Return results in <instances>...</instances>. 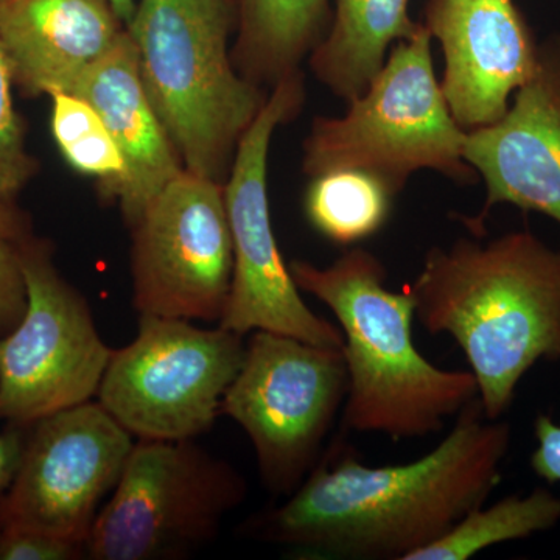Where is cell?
Instances as JSON below:
<instances>
[{"label": "cell", "instance_id": "obj_1", "mask_svg": "<svg viewBox=\"0 0 560 560\" xmlns=\"http://www.w3.org/2000/svg\"><path fill=\"white\" fill-rule=\"evenodd\" d=\"M511 440L510 423L486 418L478 397L412 463L368 466L340 434L300 488L245 529L307 559L408 560L486 503Z\"/></svg>", "mask_w": 560, "mask_h": 560}, {"label": "cell", "instance_id": "obj_2", "mask_svg": "<svg viewBox=\"0 0 560 560\" xmlns=\"http://www.w3.org/2000/svg\"><path fill=\"white\" fill-rule=\"evenodd\" d=\"M407 287L420 326L463 350L489 420L537 361L560 360V249L530 231L433 246Z\"/></svg>", "mask_w": 560, "mask_h": 560}, {"label": "cell", "instance_id": "obj_3", "mask_svg": "<svg viewBox=\"0 0 560 560\" xmlns=\"http://www.w3.org/2000/svg\"><path fill=\"white\" fill-rule=\"evenodd\" d=\"M289 267L298 289L334 313L345 340L342 430L418 440L440 433L477 399L470 371L441 370L416 348L415 298L407 285L386 287L388 271L375 254L350 248L327 267L305 260Z\"/></svg>", "mask_w": 560, "mask_h": 560}, {"label": "cell", "instance_id": "obj_4", "mask_svg": "<svg viewBox=\"0 0 560 560\" xmlns=\"http://www.w3.org/2000/svg\"><path fill=\"white\" fill-rule=\"evenodd\" d=\"M127 28L184 168L224 183L268 97L235 68L230 0H139Z\"/></svg>", "mask_w": 560, "mask_h": 560}, {"label": "cell", "instance_id": "obj_5", "mask_svg": "<svg viewBox=\"0 0 560 560\" xmlns=\"http://www.w3.org/2000/svg\"><path fill=\"white\" fill-rule=\"evenodd\" d=\"M431 33L390 49L381 72L340 117H316L304 140L308 178L357 168L399 195L412 173L433 171L459 184L478 178L464 158L467 131L452 116L431 57Z\"/></svg>", "mask_w": 560, "mask_h": 560}, {"label": "cell", "instance_id": "obj_6", "mask_svg": "<svg viewBox=\"0 0 560 560\" xmlns=\"http://www.w3.org/2000/svg\"><path fill=\"white\" fill-rule=\"evenodd\" d=\"M246 482L195 440L139 441L84 551L92 560H178L215 539Z\"/></svg>", "mask_w": 560, "mask_h": 560}, {"label": "cell", "instance_id": "obj_7", "mask_svg": "<svg viewBox=\"0 0 560 560\" xmlns=\"http://www.w3.org/2000/svg\"><path fill=\"white\" fill-rule=\"evenodd\" d=\"M348 396L341 349L257 330L221 401L248 434L265 488L291 495L323 456Z\"/></svg>", "mask_w": 560, "mask_h": 560}, {"label": "cell", "instance_id": "obj_8", "mask_svg": "<svg viewBox=\"0 0 560 560\" xmlns=\"http://www.w3.org/2000/svg\"><path fill=\"white\" fill-rule=\"evenodd\" d=\"M304 103L302 73L271 88L256 120L235 151L223 183L232 235V280L219 326L246 337L264 330L342 349L340 327L320 318L302 300L290 267L280 254L268 200V156L279 125L300 113Z\"/></svg>", "mask_w": 560, "mask_h": 560}, {"label": "cell", "instance_id": "obj_9", "mask_svg": "<svg viewBox=\"0 0 560 560\" xmlns=\"http://www.w3.org/2000/svg\"><path fill=\"white\" fill-rule=\"evenodd\" d=\"M245 348V337L220 326L139 315L138 335L114 349L97 399L136 440H197L221 415Z\"/></svg>", "mask_w": 560, "mask_h": 560}, {"label": "cell", "instance_id": "obj_10", "mask_svg": "<svg viewBox=\"0 0 560 560\" xmlns=\"http://www.w3.org/2000/svg\"><path fill=\"white\" fill-rule=\"evenodd\" d=\"M22 275L27 307L20 324L0 337V420L14 427L97 397L114 352L86 298L55 267L49 243L27 242Z\"/></svg>", "mask_w": 560, "mask_h": 560}, {"label": "cell", "instance_id": "obj_11", "mask_svg": "<svg viewBox=\"0 0 560 560\" xmlns=\"http://www.w3.org/2000/svg\"><path fill=\"white\" fill-rule=\"evenodd\" d=\"M131 231L139 315L220 323L234 265L223 183L184 171Z\"/></svg>", "mask_w": 560, "mask_h": 560}, {"label": "cell", "instance_id": "obj_12", "mask_svg": "<svg viewBox=\"0 0 560 560\" xmlns=\"http://www.w3.org/2000/svg\"><path fill=\"white\" fill-rule=\"evenodd\" d=\"M132 447L135 438L101 401L33 423L16 475L0 493V528L35 530L84 547Z\"/></svg>", "mask_w": 560, "mask_h": 560}, {"label": "cell", "instance_id": "obj_13", "mask_svg": "<svg viewBox=\"0 0 560 560\" xmlns=\"http://www.w3.org/2000/svg\"><path fill=\"white\" fill-rule=\"evenodd\" d=\"M464 158L486 186L480 215L463 219L471 235H485V221L499 205L560 224V39L539 46L536 70L508 113L467 132Z\"/></svg>", "mask_w": 560, "mask_h": 560}, {"label": "cell", "instance_id": "obj_14", "mask_svg": "<svg viewBox=\"0 0 560 560\" xmlns=\"http://www.w3.org/2000/svg\"><path fill=\"white\" fill-rule=\"evenodd\" d=\"M427 28L441 44V88L464 131L499 121L536 70L539 46L512 0H433Z\"/></svg>", "mask_w": 560, "mask_h": 560}, {"label": "cell", "instance_id": "obj_15", "mask_svg": "<svg viewBox=\"0 0 560 560\" xmlns=\"http://www.w3.org/2000/svg\"><path fill=\"white\" fill-rule=\"evenodd\" d=\"M127 32L109 0H0V43L31 95L73 92Z\"/></svg>", "mask_w": 560, "mask_h": 560}, {"label": "cell", "instance_id": "obj_16", "mask_svg": "<svg viewBox=\"0 0 560 560\" xmlns=\"http://www.w3.org/2000/svg\"><path fill=\"white\" fill-rule=\"evenodd\" d=\"M72 94L94 106L124 158L125 175L113 200L132 228L186 168L151 105L130 33L81 77Z\"/></svg>", "mask_w": 560, "mask_h": 560}, {"label": "cell", "instance_id": "obj_17", "mask_svg": "<svg viewBox=\"0 0 560 560\" xmlns=\"http://www.w3.org/2000/svg\"><path fill=\"white\" fill-rule=\"evenodd\" d=\"M408 5L410 0H337L334 24L308 58L319 83L346 102L363 94L385 65L389 47L415 38L422 28L411 20Z\"/></svg>", "mask_w": 560, "mask_h": 560}, {"label": "cell", "instance_id": "obj_18", "mask_svg": "<svg viewBox=\"0 0 560 560\" xmlns=\"http://www.w3.org/2000/svg\"><path fill=\"white\" fill-rule=\"evenodd\" d=\"M327 0H242L235 68L257 86H275L301 72L320 40Z\"/></svg>", "mask_w": 560, "mask_h": 560}, {"label": "cell", "instance_id": "obj_19", "mask_svg": "<svg viewBox=\"0 0 560 560\" xmlns=\"http://www.w3.org/2000/svg\"><path fill=\"white\" fill-rule=\"evenodd\" d=\"M397 195L371 173L338 168L313 176L304 212L313 230L340 246H353L388 223Z\"/></svg>", "mask_w": 560, "mask_h": 560}, {"label": "cell", "instance_id": "obj_20", "mask_svg": "<svg viewBox=\"0 0 560 560\" xmlns=\"http://www.w3.org/2000/svg\"><path fill=\"white\" fill-rule=\"evenodd\" d=\"M560 522V499L548 489L511 495L492 506L477 508L447 534L412 552L408 560H467L493 545L528 539Z\"/></svg>", "mask_w": 560, "mask_h": 560}, {"label": "cell", "instance_id": "obj_21", "mask_svg": "<svg viewBox=\"0 0 560 560\" xmlns=\"http://www.w3.org/2000/svg\"><path fill=\"white\" fill-rule=\"evenodd\" d=\"M50 130L66 162L97 179L103 197L113 200L125 175L124 158L91 103L72 92L50 95Z\"/></svg>", "mask_w": 560, "mask_h": 560}, {"label": "cell", "instance_id": "obj_22", "mask_svg": "<svg viewBox=\"0 0 560 560\" xmlns=\"http://www.w3.org/2000/svg\"><path fill=\"white\" fill-rule=\"evenodd\" d=\"M32 237L14 201L0 197V337L20 324L27 307L22 253Z\"/></svg>", "mask_w": 560, "mask_h": 560}, {"label": "cell", "instance_id": "obj_23", "mask_svg": "<svg viewBox=\"0 0 560 560\" xmlns=\"http://www.w3.org/2000/svg\"><path fill=\"white\" fill-rule=\"evenodd\" d=\"M13 72L0 43V197L13 200L36 172L13 101Z\"/></svg>", "mask_w": 560, "mask_h": 560}, {"label": "cell", "instance_id": "obj_24", "mask_svg": "<svg viewBox=\"0 0 560 560\" xmlns=\"http://www.w3.org/2000/svg\"><path fill=\"white\" fill-rule=\"evenodd\" d=\"M86 558L83 545L35 530L0 528V560H75Z\"/></svg>", "mask_w": 560, "mask_h": 560}, {"label": "cell", "instance_id": "obj_25", "mask_svg": "<svg viewBox=\"0 0 560 560\" xmlns=\"http://www.w3.org/2000/svg\"><path fill=\"white\" fill-rule=\"evenodd\" d=\"M534 436L537 448L530 455V469L550 485L560 482V425L548 415H537Z\"/></svg>", "mask_w": 560, "mask_h": 560}, {"label": "cell", "instance_id": "obj_26", "mask_svg": "<svg viewBox=\"0 0 560 560\" xmlns=\"http://www.w3.org/2000/svg\"><path fill=\"white\" fill-rule=\"evenodd\" d=\"M24 442L20 431L11 430L0 433V493L9 488L20 466Z\"/></svg>", "mask_w": 560, "mask_h": 560}, {"label": "cell", "instance_id": "obj_27", "mask_svg": "<svg viewBox=\"0 0 560 560\" xmlns=\"http://www.w3.org/2000/svg\"><path fill=\"white\" fill-rule=\"evenodd\" d=\"M117 16L128 25L131 21L132 14H135L136 7H138L139 0H109Z\"/></svg>", "mask_w": 560, "mask_h": 560}]
</instances>
